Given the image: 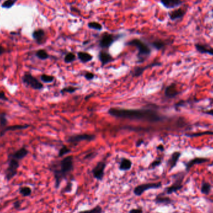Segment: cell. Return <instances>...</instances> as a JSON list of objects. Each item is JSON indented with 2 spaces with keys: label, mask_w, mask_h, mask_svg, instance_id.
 <instances>
[{
  "label": "cell",
  "mask_w": 213,
  "mask_h": 213,
  "mask_svg": "<svg viewBox=\"0 0 213 213\" xmlns=\"http://www.w3.org/2000/svg\"><path fill=\"white\" fill-rule=\"evenodd\" d=\"M181 156H182V153L180 152H175L172 153L170 158L169 159L168 161V165L169 166L170 171L172 170L176 166Z\"/></svg>",
  "instance_id": "d6986e66"
},
{
  "label": "cell",
  "mask_w": 213,
  "mask_h": 213,
  "mask_svg": "<svg viewBox=\"0 0 213 213\" xmlns=\"http://www.w3.org/2000/svg\"><path fill=\"white\" fill-rule=\"evenodd\" d=\"M5 51H6L5 49L1 45H0V56L3 54L5 53Z\"/></svg>",
  "instance_id": "f6af8a7d"
},
{
  "label": "cell",
  "mask_w": 213,
  "mask_h": 213,
  "mask_svg": "<svg viewBox=\"0 0 213 213\" xmlns=\"http://www.w3.org/2000/svg\"><path fill=\"white\" fill-rule=\"evenodd\" d=\"M143 143V140H138V142H137L136 146H137V147H139Z\"/></svg>",
  "instance_id": "7dc6e473"
},
{
  "label": "cell",
  "mask_w": 213,
  "mask_h": 213,
  "mask_svg": "<svg viewBox=\"0 0 213 213\" xmlns=\"http://www.w3.org/2000/svg\"><path fill=\"white\" fill-rule=\"evenodd\" d=\"M23 82L31 88L39 91L43 89V84L30 72L25 73L22 77Z\"/></svg>",
  "instance_id": "277c9868"
},
{
  "label": "cell",
  "mask_w": 213,
  "mask_h": 213,
  "mask_svg": "<svg viewBox=\"0 0 213 213\" xmlns=\"http://www.w3.org/2000/svg\"><path fill=\"white\" fill-rule=\"evenodd\" d=\"M203 113H205V114H208V115H210L213 116V109H211V110L203 111Z\"/></svg>",
  "instance_id": "ee69618b"
},
{
  "label": "cell",
  "mask_w": 213,
  "mask_h": 213,
  "mask_svg": "<svg viewBox=\"0 0 213 213\" xmlns=\"http://www.w3.org/2000/svg\"><path fill=\"white\" fill-rule=\"evenodd\" d=\"M157 150H160V151H161V152H163L164 150H165L163 145H158V146L157 147Z\"/></svg>",
  "instance_id": "bcb514c9"
},
{
  "label": "cell",
  "mask_w": 213,
  "mask_h": 213,
  "mask_svg": "<svg viewBox=\"0 0 213 213\" xmlns=\"http://www.w3.org/2000/svg\"><path fill=\"white\" fill-rule=\"evenodd\" d=\"M20 167V161L9 157L8 161V166L5 171V178L7 180H11L14 178L17 173Z\"/></svg>",
  "instance_id": "5b68a950"
},
{
  "label": "cell",
  "mask_w": 213,
  "mask_h": 213,
  "mask_svg": "<svg viewBox=\"0 0 213 213\" xmlns=\"http://www.w3.org/2000/svg\"><path fill=\"white\" fill-rule=\"evenodd\" d=\"M76 90H77V89L76 87H72V86H69V87H65V88L62 89L61 90V92L62 93H74Z\"/></svg>",
  "instance_id": "8d00e7d4"
},
{
  "label": "cell",
  "mask_w": 213,
  "mask_h": 213,
  "mask_svg": "<svg viewBox=\"0 0 213 213\" xmlns=\"http://www.w3.org/2000/svg\"><path fill=\"white\" fill-rule=\"evenodd\" d=\"M162 186L161 182L158 183H149L142 184L137 186L133 189V193L137 196H140L145 193V191L152 189H158L161 188Z\"/></svg>",
  "instance_id": "52a82bcc"
},
{
  "label": "cell",
  "mask_w": 213,
  "mask_h": 213,
  "mask_svg": "<svg viewBox=\"0 0 213 213\" xmlns=\"http://www.w3.org/2000/svg\"><path fill=\"white\" fill-rule=\"evenodd\" d=\"M106 168V163L104 161H99L92 170L93 177L98 180L102 181L104 177L105 169Z\"/></svg>",
  "instance_id": "9c48e42d"
},
{
  "label": "cell",
  "mask_w": 213,
  "mask_h": 213,
  "mask_svg": "<svg viewBox=\"0 0 213 213\" xmlns=\"http://www.w3.org/2000/svg\"><path fill=\"white\" fill-rule=\"evenodd\" d=\"M72 183L69 182L67 184L66 186L64 188L62 193H70L72 191Z\"/></svg>",
  "instance_id": "74e56055"
},
{
  "label": "cell",
  "mask_w": 213,
  "mask_h": 213,
  "mask_svg": "<svg viewBox=\"0 0 213 213\" xmlns=\"http://www.w3.org/2000/svg\"><path fill=\"white\" fill-rule=\"evenodd\" d=\"M196 51L201 54H207L213 56V48L208 44L196 43L194 45Z\"/></svg>",
  "instance_id": "4fadbf2b"
},
{
  "label": "cell",
  "mask_w": 213,
  "mask_h": 213,
  "mask_svg": "<svg viewBox=\"0 0 213 213\" xmlns=\"http://www.w3.org/2000/svg\"><path fill=\"white\" fill-rule=\"evenodd\" d=\"M30 126V125L25 124V125H11V126H7L4 129L1 130L0 132V137H3L5 135V133L9 131H16L18 130H24L27 129Z\"/></svg>",
  "instance_id": "9a60e30c"
},
{
  "label": "cell",
  "mask_w": 213,
  "mask_h": 213,
  "mask_svg": "<svg viewBox=\"0 0 213 213\" xmlns=\"http://www.w3.org/2000/svg\"><path fill=\"white\" fill-rule=\"evenodd\" d=\"M209 161V159L206 158H202V157H196L194 158L189 161H188L185 164L186 166V170L189 171L194 165H198V164H202L204 163H206Z\"/></svg>",
  "instance_id": "e0dca14e"
},
{
  "label": "cell",
  "mask_w": 213,
  "mask_h": 213,
  "mask_svg": "<svg viewBox=\"0 0 213 213\" xmlns=\"http://www.w3.org/2000/svg\"><path fill=\"white\" fill-rule=\"evenodd\" d=\"M102 208L100 206L97 205L93 208L91 210H86V211H81L78 213H102Z\"/></svg>",
  "instance_id": "1f68e13d"
},
{
  "label": "cell",
  "mask_w": 213,
  "mask_h": 213,
  "mask_svg": "<svg viewBox=\"0 0 213 213\" xmlns=\"http://www.w3.org/2000/svg\"><path fill=\"white\" fill-rule=\"evenodd\" d=\"M154 202L156 204H163V205H170L171 204L173 201L172 199L166 196L163 193H160V194L157 195L156 197L154 199Z\"/></svg>",
  "instance_id": "7402d4cb"
},
{
  "label": "cell",
  "mask_w": 213,
  "mask_h": 213,
  "mask_svg": "<svg viewBox=\"0 0 213 213\" xmlns=\"http://www.w3.org/2000/svg\"><path fill=\"white\" fill-rule=\"evenodd\" d=\"M88 27L91 29H93L95 30L100 31L102 29V26L97 22H91L88 24Z\"/></svg>",
  "instance_id": "836d02e7"
},
{
  "label": "cell",
  "mask_w": 213,
  "mask_h": 213,
  "mask_svg": "<svg viewBox=\"0 0 213 213\" xmlns=\"http://www.w3.org/2000/svg\"><path fill=\"white\" fill-rule=\"evenodd\" d=\"M0 100L3 101H8V98L6 95V93L3 91H0Z\"/></svg>",
  "instance_id": "b9f144b4"
},
{
  "label": "cell",
  "mask_w": 213,
  "mask_h": 213,
  "mask_svg": "<svg viewBox=\"0 0 213 213\" xmlns=\"http://www.w3.org/2000/svg\"><path fill=\"white\" fill-rule=\"evenodd\" d=\"M36 56L41 60H46L49 58V56L47 51L44 49H39L36 53Z\"/></svg>",
  "instance_id": "d4e9b609"
},
{
  "label": "cell",
  "mask_w": 213,
  "mask_h": 213,
  "mask_svg": "<svg viewBox=\"0 0 213 213\" xmlns=\"http://www.w3.org/2000/svg\"><path fill=\"white\" fill-rule=\"evenodd\" d=\"M13 205H14V207L15 209H18V208H20V207L21 206V201H16V202L14 203Z\"/></svg>",
  "instance_id": "7bdbcfd3"
},
{
  "label": "cell",
  "mask_w": 213,
  "mask_h": 213,
  "mask_svg": "<svg viewBox=\"0 0 213 213\" xmlns=\"http://www.w3.org/2000/svg\"><path fill=\"white\" fill-rule=\"evenodd\" d=\"M132 166V162L131 160L127 158H122L119 165V170L121 171H128L131 169Z\"/></svg>",
  "instance_id": "603a6c76"
},
{
  "label": "cell",
  "mask_w": 213,
  "mask_h": 213,
  "mask_svg": "<svg viewBox=\"0 0 213 213\" xmlns=\"http://www.w3.org/2000/svg\"><path fill=\"white\" fill-rule=\"evenodd\" d=\"M70 152H71L70 149H69L67 147H66V146L64 145V146H63V147L61 148V149L59 150V154H58V155H59V157H62V156H64V155H65V154L69 153Z\"/></svg>",
  "instance_id": "e575fe53"
},
{
  "label": "cell",
  "mask_w": 213,
  "mask_h": 213,
  "mask_svg": "<svg viewBox=\"0 0 213 213\" xmlns=\"http://www.w3.org/2000/svg\"><path fill=\"white\" fill-rule=\"evenodd\" d=\"M108 113L113 117L135 121H143L150 122L161 121L163 117L158 112L152 109H125L119 108H111Z\"/></svg>",
  "instance_id": "6da1fadb"
},
{
  "label": "cell",
  "mask_w": 213,
  "mask_h": 213,
  "mask_svg": "<svg viewBox=\"0 0 213 213\" xmlns=\"http://www.w3.org/2000/svg\"><path fill=\"white\" fill-rule=\"evenodd\" d=\"M211 190V186L210 183H206V182L203 183L202 186H201V193L203 194H205L206 195L209 194Z\"/></svg>",
  "instance_id": "f1b7e54d"
},
{
  "label": "cell",
  "mask_w": 213,
  "mask_h": 213,
  "mask_svg": "<svg viewBox=\"0 0 213 213\" xmlns=\"http://www.w3.org/2000/svg\"><path fill=\"white\" fill-rule=\"evenodd\" d=\"M129 213H143V209L142 208L132 209L129 211Z\"/></svg>",
  "instance_id": "60d3db41"
},
{
  "label": "cell",
  "mask_w": 213,
  "mask_h": 213,
  "mask_svg": "<svg viewBox=\"0 0 213 213\" xmlns=\"http://www.w3.org/2000/svg\"><path fill=\"white\" fill-rule=\"evenodd\" d=\"M161 163V160H154L153 163H152L151 164V167L152 168H154L158 166H160Z\"/></svg>",
  "instance_id": "ab89813d"
},
{
  "label": "cell",
  "mask_w": 213,
  "mask_h": 213,
  "mask_svg": "<svg viewBox=\"0 0 213 213\" xmlns=\"http://www.w3.org/2000/svg\"><path fill=\"white\" fill-rule=\"evenodd\" d=\"M41 81L44 83H51L54 81V77L48 74H42L41 76Z\"/></svg>",
  "instance_id": "f546056e"
},
{
  "label": "cell",
  "mask_w": 213,
  "mask_h": 213,
  "mask_svg": "<svg viewBox=\"0 0 213 213\" xmlns=\"http://www.w3.org/2000/svg\"><path fill=\"white\" fill-rule=\"evenodd\" d=\"M17 1L18 0H6L2 3L1 7L5 9H9L16 4Z\"/></svg>",
  "instance_id": "4dcf8cb0"
},
{
  "label": "cell",
  "mask_w": 213,
  "mask_h": 213,
  "mask_svg": "<svg viewBox=\"0 0 213 213\" xmlns=\"http://www.w3.org/2000/svg\"><path fill=\"white\" fill-rule=\"evenodd\" d=\"M77 57L83 63L89 62L93 59V56L92 55L86 52H79L77 53Z\"/></svg>",
  "instance_id": "cb8c5ba5"
},
{
  "label": "cell",
  "mask_w": 213,
  "mask_h": 213,
  "mask_svg": "<svg viewBox=\"0 0 213 213\" xmlns=\"http://www.w3.org/2000/svg\"><path fill=\"white\" fill-rule=\"evenodd\" d=\"M59 168L53 165L51 170L55 178V188L58 189L62 181L66 178L67 175L74 169V160L72 156H67L63 158L59 165Z\"/></svg>",
  "instance_id": "7a4b0ae2"
},
{
  "label": "cell",
  "mask_w": 213,
  "mask_h": 213,
  "mask_svg": "<svg viewBox=\"0 0 213 213\" xmlns=\"http://www.w3.org/2000/svg\"><path fill=\"white\" fill-rule=\"evenodd\" d=\"M84 77L85 78L88 80V81H91L92 79H93L95 77V75L92 72H87L86 73V74L84 75Z\"/></svg>",
  "instance_id": "f35d334b"
},
{
  "label": "cell",
  "mask_w": 213,
  "mask_h": 213,
  "mask_svg": "<svg viewBox=\"0 0 213 213\" xmlns=\"http://www.w3.org/2000/svg\"><path fill=\"white\" fill-rule=\"evenodd\" d=\"M95 138H96V136L92 134H87V133L79 134V135H72L70 137L67 139V142L69 143L77 144L78 143H80L82 141L92 142L94 140Z\"/></svg>",
  "instance_id": "ba28073f"
},
{
  "label": "cell",
  "mask_w": 213,
  "mask_h": 213,
  "mask_svg": "<svg viewBox=\"0 0 213 213\" xmlns=\"http://www.w3.org/2000/svg\"><path fill=\"white\" fill-rule=\"evenodd\" d=\"M32 38L38 44H41L45 41L46 33L42 29H39L34 31L32 34Z\"/></svg>",
  "instance_id": "5bb4252c"
},
{
  "label": "cell",
  "mask_w": 213,
  "mask_h": 213,
  "mask_svg": "<svg viewBox=\"0 0 213 213\" xmlns=\"http://www.w3.org/2000/svg\"><path fill=\"white\" fill-rule=\"evenodd\" d=\"M179 93L180 92L177 89V86L175 83H172L168 86L165 91V96L168 98H173Z\"/></svg>",
  "instance_id": "7c38bea8"
},
{
  "label": "cell",
  "mask_w": 213,
  "mask_h": 213,
  "mask_svg": "<svg viewBox=\"0 0 213 213\" xmlns=\"http://www.w3.org/2000/svg\"><path fill=\"white\" fill-rule=\"evenodd\" d=\"M116 40V37L110 34H105L99 41V46L102 48H109Z\"/></svg>",
  "instance_id": "30bf717a"
},
{
  "label": "cell",
  "mask_w": 213,
  "mask_h": 213,
  "mask_svg": "<svg viewBox=\"0 0 213 213\" xmlns=\"http://www.w3.org/2000/svg\"><path fill=\"white\" fill-rule=\"evenodd\" d=\"M8 119L6 117V114L4 112H3L0 114V128L1 130L4 129L8 125Z\"/></svg>",
  "instance_id": "4316f807"
},
{
  "label": "cell",
  "mask_w": 213,
  "mask_h": 213,
  "mask_svg": "<svg viewBox=\"0 0 213 213\" xmlns=\"http://www.w3.org/2000/svg\"><path fill=\"white\" fill-rule=\"evenodd\" d=\"M161 4L167 9H174L182 5V0H160Z\"/></svg>",
  "instance_id": "ac0fdd59"
},
{
  "label": "cell",
  "mask_w": 213,
  "mask_h": 213,
  "mask_svg": "<svg viewBox=\"0 0 213 213\" xmlns=\"http://www.w3.org/2000/svg\"><path fill=\"white\" fill-rule=\"evenodd\" d=\"M188 11V6L186 8H179L170 11L168 13L169 17L171 21H176L182 20L185 16Z\"/></svg>",
  "instance_id": "8fae6325"
},
{
  "label": "cell",
  "mask_w": 213,
  "mask_h": 213,
  "mask_svg": "<svg viewBox=\"0 0 213 213\" xmlns=\"http://www.w3.org/2000/svg\"><path fill=\"white\" fill-rule=\"evenodd\" d=\"M213 135V132L211 131H206V132H204L202 133H193V134H189V135H186L188 137H199V136H202V135Z\"/></svg>",
  "instance_id": "d590c367"
},
{
  "label": "cell",
  "mask_w": 213,
  "mask_h": 213,
  "mask_svg": "<svg viewBox=\"0 0 213 213\" xmlns=\"http://www.w3.org/2000/svg\"><path fill=\"white\" fill-rule=\"evenodd\" d=\"M20 193L24 197L30 196L32 193V189L30 187L24 186L20 188Z\"/></svg>",
  "instance_id": "83f0119b"
},
{
  "label": "cell",
  "mask_w": 213,
  "mask_h": 213,
  "mask_svg": "<svg viewBox=\"0 0 213 213\" xmlns=\"http://www.w3.org/2000/svg\"><path fill=\"white\" fill-rule=\"evenodd\" d=\"M161 63L160 62H154V63H152L150 64L147 66L145 67H138L135 68V69L133 71V77H139L140 76L143 72L145 71V70H146L147 69L151 67H155V66H158V65H160Z\"/></svg>",
  "instance_id": "44dd1931"
},
{
  "label": "cell",
  "mask_w": 213,
  "mask_h": 213,
  "mask_svg": "<svg viewBox=\"0 0 213 213\" xmlns=\"http://www.w3.org/2000/svg\"><path fill=\"white\" fill-rule=\"evenodd\" d=\"M127 45L132 46L136 47L138 50V56L139 58H143L146 56H149L151 54V49L143 41L138 39H135L132 41H130L126 43Z\"/></svg>",
  "instance_id": "3957f363"
},
{
  "label": "cell",
  "mask_w": 213,
  "mask_h": 213,
  "mask_svg": "<svg viewBox=\"0 0 213 213\" xmlns=\"http://www.w3.org/2000/svg\"><path fill=\"white\" fill-rule=\"evenodd\" d=\"M212 12H213V9H212Z\"/></svg>",
  "instance_id": "c3c4849f"
},
{
  "label": "cell",
  "mask_w": 213,
  "mask_h": 213,
  "mask_svg": "<svg viewBox=\"0 0 213 213\" xmlns=\"http://www.w3.org/2000/svg\"><path fill=\"white\" fill-rule=\"evenodd\" d=\"M29 154V151L26 147H22L16 152L9 154V157L13 158L18 161H21L23 158H25Z\"/></svg>",
  "instance_id": "2e32d148"
},
{
  "label": "cell",
  "mask_w": 213,
  "mask_h": 213,
  "mask_svg": "<svg viewBox=\"0 0 213 213\" xmlns=\"http://www.w3.org/2000/svg\"><path fill=\"white\" fill-rule=\"evenodd\" d=\"M98 59L101 62L102 67L107 65V64L111 62L114 60L113 57L107 52L101 51L98 54Z\"/></svg>",
  "instance_id": "ffe728a7"
},
{
  "label": "cell",
  "mask_w": 213,
  "mask_h": 213,
  "mask_svg": "<svg viewBox=\"0 0 213 213\" xmlns=\"http://www.w3.org/2000/svg\"><path fill=\"white\" fill-rule=\"evenodd\" d=\"M153 47L155 48L157 50H160L165 48V46L166 45V42L162 40H156L153 42L152 44Z\"/></svg>",
  "instance_id": "484cf974"
},
{
  "label": "cell",
  "mask_w": 213,
  "mask_h": 213,
  "mask_svg": "<svg viewBox=\"0 0 213 213\" xmlns=\"http://www.w3.org/2000/svg\"><path fill=\"white\" fill-rule=\"evenodd\" d=\"M76 56L74 53H69L64 57V62L67 64L71 63L76 60Z\"/></svg>",
  "instance_id": "d6a6232c"
},
{
  "label": "cell",
  "mask_w": 213,
  "mask_h": 213,
  "mask_svg": "<svg viewBox=\"0 0 213 213\" xmlns=\"http://www.w3.org/2000/svg\"><path fill=\"white\" fill-rule=\"evenodd\" d=\"M175 182L173 184L168 188H166L165 191L163 193L164 194H171L173 193H176L178 191L180 190L183 188V179L184 175L183 173H178L177 175L174 176Z\"/></svg>",
  "instance_id": "8992f818"
}]
</instances>
